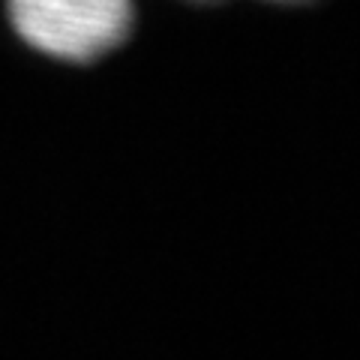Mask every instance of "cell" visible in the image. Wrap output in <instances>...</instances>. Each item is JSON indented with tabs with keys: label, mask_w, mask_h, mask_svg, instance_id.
Segmentation results:
<instances>
[{
	"label": "cell",
	"mask_w": 360,
	"mask_h": 360,
	"mask_svg": "<svg viewBox=\"0 0 360 360\" xmlns=\"http://www.w3.org/2000/svg\"><path fill=\"white\" fill-rule=\"evenodd\" d=\"M9 25L33 51L63 63H94L132 30V0H6Z\"/></svg>",
	"instance_id": "obj_1"
},
{
	"label": "cell",
	"mask_w": 360,
	"mask_h": 360,
	"mask_svg": "<svg viewBox=\"0 0 360 360\" xmlns=\"http://www.w3.org/2000/svg\"><path fill=\"white\" fill-rule=\"evenodd\" d=\"M207 4V0H205ZM274 4H309V0H274Z\"/></svg>",
	"instance_id": "obj_2"
}]
</instances>
